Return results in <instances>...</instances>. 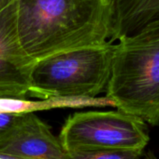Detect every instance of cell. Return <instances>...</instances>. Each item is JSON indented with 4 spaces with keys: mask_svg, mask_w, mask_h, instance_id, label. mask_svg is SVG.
Segmentation results:
<instances>
[{
    "mask_svg": "<svg viewBox=\"0 0 159 159\" xmlns=\"http://www.w3.org/2000/svg\"><path fill=\"white\" fill-rule=\"evenodd\" d=\"M20 42L37 61L108 42L106 0H17Z\"/></svg>",
    "mask_w": 159,
    "mask_h": 159,
    "instance_id": "1",
    "label": "cell"
},
{
    "mask_svg": "<svg viewBox=\"0 0 159 159\" xmlns=\"http://www.w3.org/2000/svg\"><path fill=\"white\" fill-rule=\"evenodd\" d=\"M106 97L117 110L159 125V36L114 45Z\"/></svg>",
    "mask_w": 159,
    "mask_h": 159,
    "instance_id": "2",
    "label": "cell"
},
{
    "mask_svg": "<svg viewBox=\"0 0 159 159\" xmlns=\"http://www.w3.org/2000/svg\"><path fill=\"white\" fill-rule=\"evenodd\" d=\"M114 45L83 47L36 61L30 76L31 97L96 98L108 86Z\"/></svg>",
    "mask_w": 159,
    "mask_h": 159,
    "instance_id": "3",
    "label": "cell"
},
{
    "mask_svg": "<svg viewBox=\"0 0 159 159\" xmlns=\"http://www.w3.org/2000/svg\"><path fill=\"white\" fill-rule=\"evenodd\" d=\"M58 139L69 154L103 150L144 152L150 141L147 124L119 110L75 113L65 121Z\"/></svg>",
    "mask_w": 159,
    "mask_h": 159,
    "instance_id": "4",
    "label": "cell"
},
{
    "mask_svg": "<svg viewBox=\"0 0 159 159\" xmlns=\"http://www.w3.org/2000/svg\"><path fill=\"white\" fill-rule=\"evenodd\" d=\"M17 0L0 11V98H25L36 62L22 48L16 23Z\"/></svg>",
    "mask_w": 159,
    "mask_h": 159,
    "instance_id": "5",
    "label": "cell"
},
{
    "mask_svg": "<svg viewBox=\"0 0 159 159\" xmlns=\"http://www.w3.org/2000/svg\"><path fill=\"white\" fill-rule=\"evenodd\" d=\"M0 154L19 159H70L50 127L34 113L22 115L0 140Z\"/></svg>",
    "mask_w": 159,
    "mask_h": 159,
    "instance_id": "6",
    "label": "cell"
},
{
    "mask_svg": "<svg viewBox=\"0 0 159 159\" xmlns=\"http://www.w3.org/2000/svg\"><path fill=\"white\" fill-rule=\"evenodd\" d=\"M108 42L159 36V0H108Z\"/></svg>",
    "mask_w": 159,
    "mask_h": 159,
    "instance_id": "7",
    "label": "cell"
},
{
    "mask_svg": "<svg viewBox=\"0 0 159 159\" xmlns=\"http://www.w3.org/2000/svg\"><path fill=\"white\" fill-rule=\"evenodd\" d=\"M87 107H114L112 100L96 98H50L27 100L25 98H0V113L24 115L53 109H81Z\"/></svg>",
    "mask_w": 159,
    "mask_h": 159,
    "instance_id": "8",
    "label": "cell"
},
{
    "mask_svg": "<svg viewBox=\"0 0 159 159\" xmlns=\"http://www.w3.org/2000/svg\"><path fill=\"white\" fill-rule=\"evenodd\" d=\"M70 159H142L143 152L129 150H103L69 154Z\"/></svg>",
    "mask_w": 159,
    "mask_h": 159,
    "instance_id": "9",
    "label": "cell"
},
{
    "mask_svg": "<svg viewBox=\"0 0 159 159\" xmlns=\"http://www.w3.org/2000/svg\"><path fill=\"white\" fill-rule=\"evenodd\" d=\"M21 116L22 115L0 113V140L14 128Z\"/></svg>",
    "mask_w": 159,
    "mask_h": 159,
    "instance_id": "10",
    "label": "cell"
},
{
    "mask_svg": "<svg viewBox=\"0 0 159 159\" xmlns=\"http://www.w3.org/2000/svg\"><path fill=\"white\" fill-rule=\"evenodd\" d=\"M15 0H0V11L5 9L7 7H8Z\"/></svg>",
    "mask_w": 159,
    "mask_h": 159,
    "instance_id": "11",
    "label": "cell"
},
{
    "mask_svg": "<svg viewBox=\"0 0 159 159\" xmlns=\"http://www.w3.org/2000/svg\"><path fill=\"white\" fill-rule=\"evenodd\" d=\"M142 159H158L157 158V157L152 152V151H149V152H147L145 155H143V157Z\"/></svg>",
    "mask_w": 159,
    "mask_h": 159,
    "instance_id": "12",
    "label": "cell"
},
{
    "mask_svg": "<svg viewBox=\"0 0 159 159\" xmlns=\"http://www.w3.org/2000/svg\"><path fill=\"white\" fill-rule=\"evenodd\" d=\"M0 159H19L14 157H10V156H7V155H3V154H0Z\"/></svg>",
    "mask_w": 159,
    "mask_h": 159,
    "instance_id": "13",
    "label": "cell"
},
{
    "mask_svg": "<svg viewBox=\"0 0 159 159\" xmlns=\"http://www.w3.org/2000/svg\"><path fill=\"white\" fill-rule=\"evenodd\" d=\"M106 1H108V0H106Z\"/></svg>",
    "mask_w": 159,
    "mask_h": 159,
    "instance_id": "14",
    "label": "cell"
}]
</instances>
